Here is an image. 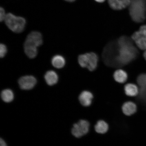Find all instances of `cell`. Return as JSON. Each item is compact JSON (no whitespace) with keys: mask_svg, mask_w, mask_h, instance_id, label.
<instances>
[{"mask_svg":"<svg viewBox=\"0 0 146 146\" xmlns=\"http://www.w3.org/2000/svg\"><path fill=\"white\" fill-rule=\"evenodd\" d=\"M137 107L135 103L131 100H127L124 102L121 106V110L125 115L129 117L135 114Z\"/></svg>","mask_w":146,"mask_h":146,"instance_id":"9","label":"cell"},{"mask_svg":"<svg viewBox=\"0 0 146 146\" xmlns=\"http://www.w3.org/2000/svg\"><path fill=\"white\" fill-rule=\"evenodd\" d=\"M65 62V58L60 55H56L52 58V64L56 68H62L64 66Z\"/></svg>","mask_w":146,"mask_h":146,"instance_id":"17","label":"cell"},{"mask_svg":"<svg viewBox=\"0 0 146 146\" xmlns=\"http://www.w3.org/2000/svg\"><path fill=\"white\" fill-rule=\"evenodd\" d=\"M91 127V124L88 120L82 119L73 125L72 134L75 137L81 138L88 134Z\"/></svg>","mask_w":146,"mask_h":146,"instance_id":"5","label":"cell"},{"mask_svg":"<svg viewBox=\"0 0 146 146\" xmlns=\"http://www.w3.org/2000/svg\"><path fill=\"white\" fill-rule=\"evenodd\" d=\"M26 40L34 44L38 47L43 43L42 36L40 33L37 31H33L30 33L27 36Z\"/></svg>","mask_w":146,"mask_h":146,"instance_id":"15","label":"cell"},{"mask_svg":"<svg viewBox=\"0 0 146 146\" xmlns=\"http://www.w3.org/2000/svg\"><path fill=\"white\" fill-rule=\"evenodd\" d=\"M4 21L8 28L16 33L23 32L26 25V21L24 18L11 13L7 14Z\"/></svg>","mask_w":146,"mask_h":146,"instance_id":"3","label":"cell"},{"mask_svg":"<svg viewBox=\"0 0 146 146\" xmlns=\"http://www.w3.org/2000/svg\"><path fill=\"white\" fill-rule=\"evenodd\" d=\"M143 56L144 58H145V59L146 60V50H145V52L144 53Z\"/></svg>","mask_w":146,"mask_h":146,"instance_id":"25","label":"cell"},{"mask_svg":"<svg viewBox=\"0 0 146 146\" xmlns=\"http://www.w3.org/2000/svg\"><path fill=\"white\" fill-rule=\"evenodd\" d=\"M113 78L116 83L124 84L127 82L128 76L125 71L122 69H118L114 72Z\"/></svg>","mask_w":146,"mask_h":146,"instance_id":"14","label":"cell"},{"mask_svg":"<svg viewBox=\"0 0 146 146\" xmlns=\"http://www.w3.org/2000/svg\"><path fill=\"white\" fill-rule=\"evenodd\" d=\"M94 95L91 91L87 90L82 91L78 96V100L81 105L84 107H88L92 104Z\"/></svg>","mask_w":146,"mask_h":146,"instance_id":"7","label":"cell"},{"mask_svg":"<svg viewBox=\"0 0 146 146\" xmlns=\"http://www.w3.org/2000/svg\"><path fill=\"white\" fill-rule=\"evenodd\" d=\"M44 78L47 84L52 86L57 83L58 76L56 73L53 70H50L46 73Z\"/></svg>","mask_w":146,"mask_h":146,"instance_id":"16","label":"cell"},{"mask_svg":"<svg viewBox=\"0 0 146 146\" xmlns=\"http://www.w3.org/2000/svg\"><path fill=\"white\" fill-rule=\"evenodd\" d=\"M136 82L139 88L146 86V74H142L139 75L137 78Z\"/></svg>","mask_w":146,"mask_h":146,"instance_id":"19","label":"cell"},{"mask_svg":"<svg viewBox=\"0 0 146 146\" xmlns=\"http://www.w3.org/2000/svg\"><path fill=\"white\" fill-rule=\"evenodd\" d=\"M24 47L25 54L29 58L33 59L37 56L38 47L34 44L26 40Z\"/></svg>","mask_w":146,"mask_h":146,"instance_id":"11","label":"cell"},{"mask_svg":"<svg viewBox=\"0 0 146 146\" xmlns=\"http://www.w3.org/2000/svg\"><path fill=\"white\" fill-rule=\"evenodd\" d=\"M109 112H111V110H109V111L108 113H109ZM107 117H106V118H107ZM107 118H106L107 119Z\"/></svg>","mask_w":146,"mask_h":146,"instance_id":"27","label":"cell"},{"mask_svg":"<svg viewBox=\"0 0 146 146\" xmlns=\"http://www.w3.org/2000/svg\"><path fill=\"white\" fill-rule=\"evenodd\" d=\"M1 96L2 99L6 103L11 102L14 98L13 92L9 89H5L2 91Z\"/></svg>","mask_w":146,"mask_h":146,"instance_id":"18","label":"cell"},{"mask_svg":"<svg viewBox=\"0 0 146 146\" xmlns=\"http://www.w3.org/2000/svg\"><path fill=\"white\" fill-rule=\"evenodd\" d=\"M131 38L139 48L146 50V25L140 27L139 30L133 34Z\"/></svg>","mask_w":146,"mask_h":146,"instance_id":"6","label":"cell"},{"mask_svg":"<svg viewBox=\"0 0 146 146\" xmlns=\"http://www.w3.org/2000/svg\"><path fill=\"white\" fill-rule=\"evenodd\" d=\"M123 90L126 96L129 98L137 97L139 92V88L136 84L129 83L124 85Z\"/></svg>","mask_w":146,"mask_h":146,"instance_id":"10","label":"cell"},{"mask_svg":"<svg viewBox=\"0 0 146 146\" xmlns=\"http://www.w3.org/2000/svg\"><path fill=\"white\" fill-rule=\"evenodd\" d=\"M18 83L21 89L23 90H30L36 85V80L33 76H25L20 78Z\"/></svg>","mask_w":146,"mask_h":146,"instance_id":"8","label":"cell"},{"mask_svg":"<svg viewBox=\"0 0 146 146\" xmlns=\"http://www.w3.org/2000/svg\"><path fill=\"white\" fill-rule=\"evenodd\" d=\"M139 99L146 102V86L139 88V92L137 96Z\"/></svg>","mask_w":146,"mask_h":146,"instance_id":"20","label":"cell"},{"mask_svg":"<svg viewBox=\"0 0 146 146\" xmlns=\"http://www.w3.org/2000/svg\"><path fill=\"white\" fill-rule=\"evenodd\" d=\"M96 2L99 3H102L105 1V0H95Z\"/></svg>","mask_w":146,"mask_h":146,"instance_id":"24","label":"cell"},{"mask_svg":"<svg viewBox=\"0 0 146 146\" xmlns=\"http://www.w3.org/2000/svg\"><path fill=\"white\" fill-rule=\"evenodd\" d=\"M131 0H108L109 4L115 10H121L130 5Z\"/></svg>","mask_w":146,"mask_h":146,"instance_id":"13","label":"cell"},{"mask_svg":"<svg viewBox=\"0 0 146 146\" xmlns=\"http://www.w3.org/2000/svg\"><path fill=\"white\" fill-rule=\"evenodd\" d=\"M7 52V48L6 45L1 43L0 45V57L3 58L5 56Z\"/></svg>","mask_w":146,"mask_h":146,"instance_id":"21","label":"cell"},{"mask_svg":"<svg viewBox=\"0 0 146 146\" xmlns=\"http://www.w3.org/2000/svg\"><path fill=\"white\" fill-rule=\"evenodd\" d=\"M6 15L5 14L4 9L1 7L0 8V21L1 22L4 21L6 17Z\"/></svg>","mask_w":146,"mask_h":146,"instance_id":"22","label":"cell"},{"mask_svg":"<svg viewBox=\"0 0 146 146\" xmlns=\"http://www.w3.org/2000/svg\"><path fill=\"white\" fill-rule=\"evenodd\" d=\"M0 145H1V146H5L7 145L5 143L4 140L2 139L1 138V139H0Z\"/></svg>","mask_w":146,"mask_h":146,"instance_id":"23","label":"cell"},{"mask_svg":"<svg viewBox=\"0 0 146 146\" xmlns=\"http://www.w3.org/2000/svg\"><path fill=\"white\" fill-rule=\"evenodd\" d=\"M129 14L135 22H142L146 18V4L142 0H131Z\"/></svg>","mask_w":146,"mask_h":146,"instance_id":"2","label":"cell"},{"mask_svg":"<svg viewBox=\"0 0 146 146\" xmlns=\"http://www.w3.org/2000/svg\"><path fill=\"white\" fill-rule=\"evenodd\" d=\"M90 112H89V113H88V114H89H89H90ZM87 116H88V115H87ZM88 116H89V115H88ZM87 118H88V117ZM87 119H88V118Z\"/></svg>","mask_w":146,"mask_h":146,"instance_id":"28","label":"cell"},{"mask_svg":"<svg viewBox=\"0 0 146 146\" xmlns=\"http://www.w3.org/2000/svg\"><path fill=\"white\" fill-rule=\"evenodd\" d=\"M65 1H67L69 2H72L75 1V0H65Z\"/></svg>","mask_w":146,"mask_h":146,"instance_id":"26","label":"cell"},{"mask_svg":"<svg viewBox=\"0 0 146 146\" xmlns=\"http://www.w3.org/2000/svg\"><path fill=\"white\" fill-rule=\"evenodd\" d=\"M109 124L103 119H100L97 121L94 126V131L98 134L104 135L108 132Z\"/></svg>","mask_w":146,"mask_h":146,"instance_id":"12","label":"cell"},{"mask_svg":"<svg viewBox=\"0 0 146 146\" xmlns=\"http://www.w3.org/2000/svg\"><path fill=\"white\" fill-rule=\"evenodd\" d=\"M133 41L132 38L123 36L108 44L103 53L106 64L112 67H121L135 59L138 51Z\"/></svg>","mask_w":146,"mask_h":146,"instance_id":"1","label":"cell"},{"mask_svg":"<svg viewBox=\"0 0 146 146\" xmlns=\"http://www.w3.org/2000/svg\"><path fill=\"white\" fill-rule=\"evenodd\" d=\"M98 57L94 52L88 53L80 55L78 57V62L81 66L87 68L90 72L96 70L98 66Z\"/></svg>","mask_w":146,"mask_h":146,"instance_id":"4","label":"cell"}]
</instances>
